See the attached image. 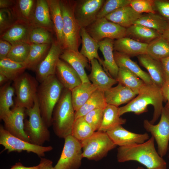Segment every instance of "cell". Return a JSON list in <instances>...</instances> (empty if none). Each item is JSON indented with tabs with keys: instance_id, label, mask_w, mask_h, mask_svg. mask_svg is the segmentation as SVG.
Masks as SVG:
<instances>
[{
	"instance_id": "cell-47",
	"label": "cell",
	"mask_w": 169,
	"mask_h": 169,
	"mask_svg": "<svg viewBox=\"0 0 169 169\" xmlns=\"http://www.w3.org/2000/svg\"><path fill=\"white\" fill-rule=\"evenodd\" d=\"M14 17L10 9H0V33L12 25L15 21Z\"/></svg>"
},
{
	"instance_id": "cell-32",
	"label": "cell",
	"mask_w": 169,
	"mask_h": 169,
	"mask_svg": "<svg viewBox=\"0 0 169 169\" xmlns=\"http://www.w3.org/2000/svg\"><path fill=\"white\" fill-rule=\"evenodd\" d=\"M80 35L82 46L80 53L86 57L89 62L96 59L103 66V60L100 57L98 52L99 49L98 43L88 34L84 28H81Z\"/></svg>"
},
{
	"instance_id": "cell-24",
	"label": "cell",
	"mask_w": 169,
	"mask_h": 169,
	"mask_svg": "<svg viewBox=\"0 0 169 169\" xmlns=\"http://www.w3.org/2000/svg\"><path fill=\"white\" fill-rule=\"evenodd\" d=\"M114 40L105 38L98 42L99 49L102 53L104 60L103 65L104 70L110 76L116 79L119 70L114 56Z\"/></svg>"
},
{
	"instance_id": "cell-6",
	"label": "cell",
	"mask_w": 169,
	"mask_h": 169,
	"mask_svg": "<svg viewBox=\"0 0 169 169\" xmlns=\"http://www.w3.org/2000/svg\"><path fill=\"white\" fill-rule=\"evenodd\" d=\"M25 112L28 119L24 120V130L30 142L43 146L50 141V133L41 116L37 96L33 106L26 109Z\"/></svg>"
},
{
	"instance_id": "cell-46",
	"label": "cell",
	"mask_w": 169,
	"mask_h": 169,
	"mask_svg": "<svg viewBox=\"0 0 169 169\" xmlns=\"http://www.w3.org/2000/svg\"><path fill=\"white\" fill-rule=\"evenodd\" d=\"M130 5L139 13H156L154 8V0H131Z\"/></svg>"
},
{
	"instance_id": "cell-39",
	"label": "cell",
	"mask_w": 169,
	"mask_h": 169,
	"mask_svg": "<svg viewBox=\"0 0 169 169\" xmlns=\"http://www.w3.org/2000/svg\"><path fill=\"white\" fill-rule=\"evenodd\" d=\"M146 54L157 60L169 56V43L161 36L148 44Z\"/></svg>"
},
{
	"instance_id": "cell-42",
	"label": "cell",
	"mask_w": 169,
	"mask_h": 169,
	"mask_svg": "<svg viewBox=\"0 0 169 169\" xmlns=\"http://www.w3.org/2000/svg\"><path fill=\"white\" fill-rule=\"evenodd\" d=\"M52 33L43 28L33 27L29 34L28 42L30 44H51L54 40Z\"/></svg>"
},
{
	"instance_id": "cell-16",
	"label": "cell",
	"mask_w": 169,
	"mask_h": 169,
	"mask_svg": "<svg viewBox=\"0 0 169 169\" xmlns=\"http://www.w3.org/2000/svg\"><path fill=\"white\" fill-rule=\"evenodd\" d=\"M116 146H124L142 143L149 138L148 134H137L130 131L121 125H118L106 132Z\"/></svg>"
},
{
	"instance_id": "cell-43",
	"label": "cell",
	"mask_w": 169,
	"mask_h": 169,
	"mask_svg": "<svg viewBox=\"0 0 169 169\" xmlns=\"http://www.w3.org/2000/svg\"><path fill=\"white\" fill-rule=\"evenodd\" d=\"M12 45L11 49L7 57L16 62H24L29 54L31 44L20 42Z\"/></svg>"
},
{
	"instance_id": "cell-50",
	"label": "cell",
	"mask_w": 169,
	"mask_h": 169,
	"mask_svg": "<svg viewBox=\"0 0 169 169\" xmlns=\"http://www.w3.org/2000/svg\"><path fill=\"white\" fill-rule=\"evenodd\" d=\"M39 164V169H55L53 166L52 161L45 158L41 157Z\"/></svg>"
},
{
	"instance_id": "cell-29",
	"label": "cell",
	"mask_w": 169,
	"mask_h": 169,
	"mask_svg": "<svg viewBox=\"0 0 169 169\" xmlns=\"http://www.w3.org/2000/svg\"><path fill=\"white\" fill-rule=\"evenodd\" d=\"M114 59L119 68H125L137 75L144 82L147 84H153L148 73L142 70L139 66L132 60L129 56L114 51Z\"/></svg>"
},
{
	"instance_id": "cell-51",
	"label": "cell",
	"mask_w": 169,
	"mask_h": 169,
	"mask_svg": "<svg viewBox=\"0 0 169 169\" xmlns=\"http://www.w3.org/2000/svg\"><path fill=\"white\" fill-rule=\"evenodd\" d=\"M164 99V102H166L169 97V78L166 79L161 88Z\"/></svg>"
},
{
	"instance_id": "cell-52",
	"label": "cell",
	"mask_w": 169,
	"mask_h": 169,
	"mask_svg": "<svg viewBox=\"0 0 169 169\" xmlns=\"http://www.w3.org/2000/svg\"><path fill=\"white\" fill-rule=\"evenodd\" d=\"M160 61L164 70L166 80L169 78V56Z\"/></svg>"
},
{
	"instance_id": "cell-44",
	"label": "cell",
	"mask_w": 169,
	"mask_h": 169,
	"mask_svg": "<svg viewBox=\"0 0 169 169\" xmlns=\"http://www.w3.org/2000/svg\"><path fill=\"white\" fill-rule=\"evenodd\" d=\"M131 0H106L99 11L97 18L106 16L122 7L130 5Z\"/></svg>"
},
{
	"instance_id": "cell-14",
	"label": "cell",
	"mask_w": 169,
	"mask_h": 169,
	"mask_svg": "<svg viewBox=\"0 0 169 169\" xmlns=\"http://www.w3.org/2000/svg\"><path fill=\"white\" fill-rule=\"evenodd\" d=\"M63 50L56 39L52 42L46 56L37 67L36 78L40 83L55 74L56 66Z\"/></svg>"
},
{
	"instance_id": "cell-7",
	"label": "cell",
	"mask_w": 169,
	"mask_h": 169,
	"mask_svg": "<svg viewBox=\"0 0 169 169\" xmlns=\"http://www.w3.org/2000/svg\"><path fill=\"white\" fill-rule=\"evenodd\" d=\"M80 141L83 158L95 161L102 159L117 146L106 132L99 131Z\"/></svg>"
},
{
	"instance_id": "cell-45",
	"label": "cell",
	"mask_w": 169,
	"mask_h": 169,
	"mask_svg": "<svg viewBox=\"0 0 169 169\" xmlns=\"http://www.w3.org/2000/svg\"><path fill=\"white\" fill-rule=\"evenodd\" d=\"M104 109H98L88 113L83 117L95 131L100 129L103 119Z\"/></svg>"
},
{
	"instance_id": "cell-40",
	"label": "cell",
	"mask_w": 169,
	"mask_h": 169,
	"mask_svg": "<svg viewBox=\"0 0 169 169\" xmlns=\"http://www.w3.org/2000/svg\"><path fill=\"white\" fill-rule=\"evenodd\" d=\"M15 93L10 81L1 86L0 89V119L8 114L14 105L13 97Z\"/></svg>"
},
{
	"instance_id": "cell-48",
	"label": "cell",
	"mask_w": 169,
	"mask_h": 169,
	"mask_svg": "<svg viewBox=\"0 0 169 169\" xmlns=\"http://www.w3.org/2000/svg\"><path fill=\"white\" fill-rule=\"evenodd\" d=\"M155 10L169 23V1L154 0Z\"/></svg>"
},
{
	"instance_id": "cell-56",
	"label": "cell",
	"mask_w": 169,
	"mask_h": 169,
	"mask_svg": "<svg viewBox=\"0 0 169 169\" xmlns=\"http://www.w3.org/2000/svg\"><path fill=\"white\" fill-rule=\"evenodd\" d=\"M161 36L169 43V26Z\"/></svg>"
},
{
	"instance_id": "cell-54",
	"label": "cell",
	"mask_w": 169,
	"mask_h": 169,
	"mask_svg": "<svg viewBox=\"0 0 169 169\" xmlns=\"http://www.w3.org/2000/svg\"><path fill=\"white\" fill-rule=\"evenodd\" d=\"M39 164L32 167H26L20 162L16 163L10 169H39Z\"/></svg>"
},
{
	"instance_id": "cell-57",
	"label": "cell",
	"mask_w": 169,
	"mask_h": 169,
	"mask_svg": "<svg viewBox=\"0 0 169 169\" xmlns=\"http://www.w3.org/2000/svg\"><path fill=\"white\" fill-rule=\"evenodd\" d=\"M166 102V103L165 107L167 109L169 110V97H168Z\"/></svg>"
},
{
	"instance_id": "cell-23",
	"label": "cell",
	"mask_w": 169,
	"mask_h": 169,
	"mask_svg": "<svg viewBox=\"0 0 169 169\" xmlns=\"http://www.w3.org/2000/svg\"><path fill=\"white\" fill-rule=\"evenodd\" d=\"M148 44L128 37L114 40V50L125 54L130 57L146 54Z\"/></svg>"
},
{
	"instance_id": "cell-22",
	"label": "cell",
	"mask_w": 169,
	"mask_h": 169,
	"mask_svg": "<svg viewBox=\"0 0 169 169\" xmlns=\"http://www.w3.org/2000/svg\"><path fill=\"white\" fill-rule=\"evenodd\" d=\"M107 104L118 106L128 103L134 99L137 94L129 88L120 84L104 91Z\"/></svg>"
},
{
	"instance_id": "cell-28",
	"label": "cell",
	"mask_w": 169,
	"mask_h": 169,
	"mask_svg": "<svg viewBox=\"0 0 169 169\" xmlns=\"http://www.w3.org/2000/svg\"><path fill=\"white\" fill-rule=\"evenodd\" d=\"M36 1L35 0H15L13 5L10 9L16 21L31 25Z\"/></svg>"
},
{
	"instance_id": "cell-26",
	"label": "cell",
	"mask_w": 169,
	"mask_h": 169,
	"mask_svg": "<svg viewBox=\"0 0 169 169\" xmlns=\"http://www.w3.org/2000/svg\"><path fill=\"white\" fill-rule=\"evenodd\" d=\"M142 14L137 12L128 5L116 10L105 18L108 20L126 28L134 24Z\"/></svg>"
},
{
	"instance_id": "cell-5",
	"label": "cell",
	"mask_w": 169,
	"mask_h": 169,
	"mask_svg": "<svg viewBox=\"0 0 169 169\" xmlns=\"http://www.w3.org/2000/svg\"><path fill=\"white\" fill-rule=\"evenodd\" d=\"M75 0H60L64 22V49L79 51L82 43L81 28L75 17Z\"/></svg>"
},
{
	"instance_id": "cell-18",
	"label": "cell",
	"mask_w": 169,
	"mask_h": 169,
	"mask_svg": "<svg viewBox=\"0 0 169 169\" xmlns=\"http://www.w3.org/2000/svg\"><path fill=\"white\" fill-rule=\"evenodd\" d=\"M60 59L69 64L77 72L82 83L90 82L85 72V68L89 67L88 59L79 51L64 49Z\"/></svg>"
},
{
	"instance_id": "cell-38",
	"label": "cell",
	"mask_w": 169,
	"mask_h": 169,
	"mask_svg": "<svg viewBox=\"0 0 169 169\" xmlns=\"http://www.w3.org/2000/svg\"><path fill=\"white\" fill-rule=\"evenodd\" d=\"M116 79L118 83L127 87L138 95L145 84L136 74L124 67L119 68Z\"/></svg>"
},
{
	"instance_id": "cell-58",
	"label": "cell",
	"mask_w": 169,
	"mask_h": 169,
	"mask_svg": "<svg viewBox=\"0 0 169 169\" xmlns=\"http://www.w3.org/2000/svg\"><path fill=\"white\" fill-rule=\"evenodd\" d=\"M136 169H145L142 167L139 166L137 167Z\"/></svg>"
},
{
	"instance_id": "cell-17",
	"label": "cell",
	"mask_w": 169,
	"mask_h": 169,
	"mask_svg": "<svg viewBox=\"0 0 169 169\" xmlns=\"http://www.w3.org/2000/svg\"><path fill=\"white\" fill-rule=\"evenodd\" d=\"M33 28L30 24L16 20L0 33V39L7 41L12 44L20 42L29 43V37Z\"/></svg>"
},
{
	"instance_id": "cell-20",
	"label": "cell",
	"mask_w": 169,
	"mask_h": 169,
	"mask_svg": "<svg viewBox=\"0 0 169 169\" xmlns=\"http://www.w3.org/2000/svg\"><path fill=\"white\" fill-rule=\"evenodd\" d=\"M140 64L148 71L153 84L161 88L163 85L166 77L160 60L155 59L147 54L137 56Z\"/></svg>"
},
{
	"instance_id": "cell-9",
	"label": "cell",
	"mask_w": 169,
	"mask_h": 169,
	"mask_svg": "<svg viewBox=\"0 0 169 169\" xmlns=\"http://www.w3.org/2000/svg\"><path fill=\"white\" fill-rule=\"evenodd\" d=\"M64 139L60 157L54 167L55 169H78L83 158L81 142L72 135Z\"/></svg>"
},
{
	"instance_id": "cell-53",
	"label": "cell",
	"mask_w": 169,
	"mask_h": 169,
	"mask_svg": "<svg viewBox=\"0 0 169 169\" xmlns=\"http://www.w3.org/2000/svg\"><path fill=\"white\" fill-rule=\"evenodd\" d=\"M14 2L15 0H0V8L10 9L13 5Z\"/></svg>"
},
{
	"instance_id": "cell-13",
	"label": "cell",
	"mask_w": 169,
	"mask_h": 169,
	"mask_svg": "<svg viewBox=\"0 0 169 169\" xmlns=\"http://www.w3.org/2000/svg\"><path fill=\"white\" fill-rule=\"evenodd\" d=\"M105 0H75L74 13L81 28H86L97 18Z\"/></svg>"
},
{
	"instance_id": "cell-1",
	"label": "cell",
	"mask_w": 169,
	"mask_h": 169,
	"mask_svg": "<svg viewBox=\"0 0 169 169\" xmlns=\"http://www.w3.org/2000/svg\"><path fill=\"white\" fill-rule=\"evenodd\" d=\"M154 141L151 136L142 143L119 146L117 154L118 161H135L147 169H166V162L156 151Z\"/></svg>"
},
{
	"instance_id": "cell-4",
	"label": "cell",
	"mask_w": 169,
	"mask_h": 169,
	"mask_svg": "<svg viewBox=\"0 0 169 169\" xmlns=\"http://www.w3.org/2000/svg\"><path fill=\"white\" fill-rule=\"evenodd\" d=\"M75 111L71 99L70 90L64 89L52 115V125L55 134L64 138L72 135Z\"/></svg>"
},
{
	"instance_id": "cell-36",
	"label": "cell",
	"mask_w": 169,
	"mask_h": 169,
	"mask_svg": "<svg viewBox=\"0 0 169 169\" xmlns=\"http://www.w3.org/2000/svg\"><path fill=\"white\" fill-rule=\"evenodd\" d=\"M134 24L142 25L152 29L161 35L169 26V23L161 15L156 13L142 14Z\"/></svg>"
},
{
	"instance_id": "cell-27",
	"label": "cell",
	"mask_w": 169,
	"mask_h": 169,
	"mask_svg": "<svg viewBox=\"0 0 169 169\" xmlns=\"http://www.w3.org/2000/svg\"><path fill=\"white\" fill-rule=\"evenodd\" d=\"M47 1L53 23L54 32L56 37V39L63 50L64 49V22L60 0H47Z\"/></svg>"
},
{
	"instance_id": "cell-3",
	"label": "cell",
	"mask_w": 169,
	"mask_h": 169,
	"mask_svg": "<svg viewBox=\"0 0 169 169\" xmlns=\"http://www.w3.org/2000/svg\"><path fill=\"white\" fill-rule=\"evenodd\" d=\"M64 89L55 74L50 76L38 85L37 97L41 116L48 128L52 125L53 111Z\"/></svg>"
},
{
	"instance_id": "cell-11",
	"label": "cell",
	"mask_w": 169,
	"mask_h": 169,
	"mask_svg": "<svg viewBox=\"0 0 169 169\" xmlns=\"http://www.w3.org/2000/svg\"><path fill=\"white\" fill-rule=\"evenodd\" d=\"M143 127L150 132L156 142L157 152L161 157L164 156L167 151L169 142V110L163 107L160 120L156 125L152 124L147 120H145Z\"/></svg>"
},
{
	"instance_id": "cell-33",
	"label": "cell",
	"mask_w": 169,
	"mask_h": 169,
	"mask_svg": "<svg viewBox=\"0 0 169 169\" xmlns=\"http://www.w3.org/2000/svg\"><path fill=\"white\" fill-rule=\"evenodd\" d=\"M118 109V107L107 104L104 109L102 123L98 131L106 132L126 123L125 119L120 117Z\"/></svg>"
},
{
	"instance_id": "cell-55",
	"label": "cell",
	"mask_w": 169,
	"mask_h": 169,
	"mask_svg": "<svg viewBox=\"0 0 169 169\" xmlns=\"http://www.w3.org/2000/svg\"><path fill=\"white\" fill-rule=\"evenodd\" d=\"M9 81H10L5 76L0 73V85L1 86Z\"/></svg>"
},
{
	"instance_id": "cell-30",
	"label": "cell",
	"mask_w": 169,
	"mask_h": 169,
	"mask_svg": "<svg viewBox=\"0 0 169 169\" xmlns=\"http://www.w3.org/2000/svg\"><path fill=\"white\" fill-rule=\"evenodd\" d=\"M161 36L152 29L142 25L134 24L126 28L125 37L148 44Z\"/></svg>"
},
{
	"instance_id": "cell-19",
	"label": "cell",
	"mask_w": 169,
	"mask_h": 169,
	"mask_svg": "<svg viewBox=\"0 0 169 169\" xmlns=\"http://www.w3.org/2000/svg\"><path fill=\"white\" fill-rule=\"evenodd\" d=\"M55 75L65 89L71 90L82 83L75 70L68 63L60 59L56 66Z\"/></svg>"
},
{
	"instance_id": "cell-12",
	"label": "cell",
	"mask_w": 169,
	"mask_h": 169,
	"mask_svg": "<svg viewBox=\"0 0 169 169\" xmlns=\"http://www.w3.org/2000/svg\"><path fill=\"white\" fill-rule=\"evenodd\" d=\"M85 29L98 42L105 38L116 40L126 37V28L108 20L105 17L97 18Z\"/></svg>"
},
{
	"instance_id": "cell-49",
	"label": "cell",
	"mask_w": 169,
	"mask_h": 169,
	"mask_svg": "<svg viewBox=\"0 0 169 169\" xmlns=\"http://www.w3.org/2000/svg\"><path fill=\"white\" fill-rule=\"evenodd\" d=\"M12 46V44L8 41L0 39V59L7 57Z\"/></svg>"
},
{
	"instance_id": "cell-34",
	"label": "cell",
	"mask_w": 169,
	"mask_h": 169,
	"mask_svg": "<svg viewBox=\"0 0 169 169\" xmlns=\"http://www.w3.org/2000/svg\"><path fill=\"white\" fill-rule=\"evenodd\" d=\"M107 104L104 91L97 89L86 102L75 111V119L84 116L93 110L98 109H104Z\"/></svg>"
},
{
	"instance_id": "cell-15",
	"label": "cell",
	"mask_w": 169,
	"mask_h": 169,
	"mask_svg": "<svg viewBox=\"0 0 169 169\" xmlns=\"http://www.w3.org/2000/svg\"><path fill=\"white\" fill-rule=\"evenodd\" d=\"M26 109L14 106L10 111L3 117L4 128L13 136L30 142L24 130Z\"/></svg>"
},
{
	"instance_id": "cell-31",
	"label": "cell",
	"mask_w": 169,
	"mask_h": 169,
	"mask_svg": "<svg viewBox=\"0 0 169 169\" xmlns=\"http://www.w3.org/2000/svg\"><path fill=\"white\" fill-rule=\"evenodd\" d=\"M97 89L90 82L82 83L72 89L71 99L75 111L78 110Z\"/></svg>"
},
{
	"instance_id": "cell-21",
	"label": "cell",
	"mask_w": 169,
	"mask_h": 169,
	"mask_svg": "<svg viewBox=\"0 0 169 169\" xmlns=\"http://www.w3.org/2000/svg\"><path fill=\"white\" fill-rule=\"evenodd\" d=\"M90 62L91 71L88 77L98 90L105 91L118 83L116 79L108 75L97 60L94 59Z\"/></svg>"
},
{
	"instance_id": "cell-37",
	"label": "cell",
	"mask_w": 169,
	"mask_h": 169,
	"mask_svg": "<svg viewBox=\"0 0 169 169\" xmlns=\"http://www.w3.org/2000/svg\"><path fill=\"white\" fill-rule=\"evenodd\" d=\"M26 69L24 62H16L7 57L0 59V73L5 76L9 81H14Z\"/></svg>"
},
{
	"instance_id": "cell-59",
	"label": "cell",
	"mask_w": 169,
	"mask_h": 169,
	"mask_svg": "<svg viewBox=\"0 0 169 169\" xmlns=\"http://www.w3.org/2000/svg\"><path fill=\"white\" fill-rule=\"evenodd\" d=\"M167 151H168V158L169 159V144L168 146Z\"/></svg>"
},
{
	"instance_id": "cell-2",
	"label": "cell",
	"mask_w": 169,
	"mask_h": 169,
	"mask_svg": "<svg viewBox=\"0 0 169 169\" xmlns=\"http://www.w3.org/2000/svg\"><path fill=\"white\" fill-rule=\"evenodd\" d=\"M137 96L125 105L119 107L120 116L128 112L139 115L147 112L148 105H152L154 111L150 123L154 124L161 115L163 107V97L161 88L154 84H145L140 89Z\"/></svg>"
},
{
	"instance_id": "cell-41",
	"label": "cell",
	"mask_w": 169,
	"mask_h": 169,
	"mask_svg": "<svg viewBox=\"0 0 169 169\" xmlns=\"http://www.w3.org/2000/svg\"><path fill=\"white\" fill-rule=\"evenodd\" d=\"M95 132L82 117L75 119L71 135L80 141L90 137Z\"/></svg>"
},
{
	"instance_id": "cell-25",
	"label": "cell",
	"mask_w": 169,
	"mask_h": 169,
	"mask_svg": "<svg viewBox=\"0 0 169 169\" xmlns=\"http://www.w3.org/2000/svg\"><path fill=\"white\" fill-rule=\"evenodd\" d=\"M31 25L34 28H42L54 32L47 0H37Z\"/></svg>"
},
{
	"instance_id": "cell-8",
	"label": "cell",
	"mask_w": 169,
	"mask_h": 169,
	"mask_svg": "<svg viewBox=\"0 0 169 169\" xmlns=\"http://www.w3.org/2000/svg\"><path fill=\"white\" fill-rule=\"evenodd\" d=\"M13 82L16 95L15 106L25 109L32 107L38 86L36 78L24 72Z\"/></svg>"
},
{
	"instance_id": "cell-35",
	"label": "cell",
	"mask_w": 169,
	"mask_h": 169,
	"mask_svg": "<svg viewBox=\"0 0 169 169\" xmlns=\"http://www.w3.org/2000/svg\"><path fill=\"white\" fill-rule=\"evenodd\" d=\"M51 44H31L29 54L24 62L27 69L35 71L38 66L47 55Z\"/></svg>"
},
{
	"instance_id": "cell-10",
	"label": "cell",
	"mask_w": 169,
	"mask_h": 169,
	"mask_svg": "<svg viewBox=\"0 0 169 169\" xmlns=\"http://www.w3.org/2000/svg\"><path fill=\"white\" fill-rule=\"evenodd\" d=\"M0 144L4 147V150H7L8 153L24 151L34 153L40 157L44 156L45 152L51 151L53 149L51 146L37 145L15 137L2 125L0 126Z\"/></svg>"
}]
</instances>
